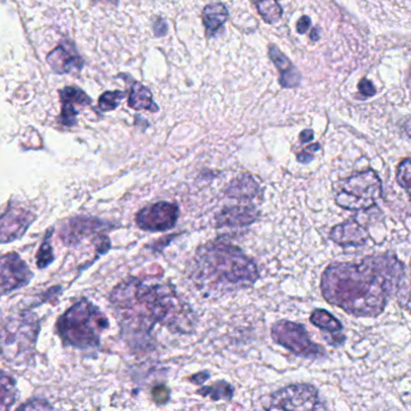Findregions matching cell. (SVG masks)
<instances>
[{
    "label": "cell",
    "instance_id": "7402d4cb",
    "mask_svg": "<svg viewBox=\"0 0 411 411\" xmlns=\"http://www.w3.org/2000/svg\"><path fill=\"white\" fill-rule=\"evenodd\" d=\"M263 21L273 25L283 17V8L278 0H252Z\"/></svg>",
    "mask_w": 411,
    "mask_h": 411
},
{
    "label": "cell",
    "instance_id": "8fae6325",
    "mask_svg": "<svg viewBox=\"0 0 411 411\" xmlns=\"http://www.w3.org/2000/svg\"><path fill=\"white\" fill-rule=\"evenodd\" d=\"M34 220L35 219L33 214L28 210L20 207L8 205V208L5 210L1 216V232H0L1 243L6 244L21 238L25 231L30 228Z\"/></svg>",
    "mask_w": 411,
    "mask_h": 411
},
{
    "label": "cell",
    "instance_id": "7c38bea8",
    "mask_svg": "<svg viewBox=\"0 0 411 411\" xmlns=\"http://www.w3.org/2000/svg\"><path fill=\"white\" fill-rule=\"evenodd\" d=\"M61 97L62 111L59 117V122L66 127H74L78 123V115L79 111L75 108V105L79 106H87L92 104L91 97L81 88L69 86L64 87L59 92Z\"/></svg>",
    "mask_w": 411,
    "mask_h": 411
},
{
    "label": "cell",
    "instance_id": "8992f818",
    "mask_svg": "<svg viewBox=\"0 0 411 411\" xmlns=\"http://www.w3.org/2000/svg\"><path fill=\"white\" fill-rule=\"evenodd\" d=\"M271 336L275 343L281 345L292 352L303 357H321L324 350L310 341L307 331L302 324L290 321H280L271 329Z\"/></svg>",
    "mask_w": 411,
    "mask_h": 411
},
{
    "label": "cell",
    "instance_id": "4316f807",
    "mask_svg": "<svg viewBox=\"0 0 411 411\" xmlns=\"http://www.w3.org/2000/svg\"><path fill=\"white\" fill-rule=\"evenodd\" d=\"M358 91H360L362 96L366 97V98H370V97L376 94V90L374 87L373 82L368 79H362L360 81V83H358Z\"/></svg>",
    "mask_w": 411,
    "mask_h": 411
},
{
    "label": "cell",
    "instance_id": "e575fe53",
    "mask_svg": "<svg viewBox=\"0 0 411 411\" xmlns=\"http://www.w3.org/2000/svg\"><path fill=\"white\" fill-rule=\"evenodd\" d=\"M310 37H312V40H314V42H317V40L320 39V34H319V30H317V28L312 30V34H310Z\"/></svg>",
    "mask_w": 411,
    "mask_h": 411
},
{
    "label": "cell",
    "instance_id": "277c9868",
    "mask_svg": "<svg viewBox=\"0 0 411 411\" xmlns=\"http://www.w3.org/2000/svg\"><path fill=\"white\" fill-rule=\"evenodd\" d=\"M56 329L63 344L79 350L93 349L99 346L109 320L94 304L82 298L63 312Z\"/></svg>",
    "mask_w": 411,
    "mask_h": 411
},
{
    "label": "cell",
    "instance_id": "83f0119b",
    "mask_svg": "<svg viewBox=\"0 0 411 411\" xmlns=\"http://www.w3.org/2000/svg\"><path fill=\"white\" fill-rule=\"evenodd\" d=\"M152 397L156 400V403H166V400L171 397V393L166 386H157L152 391Z\"/></svg>",
    "mask_w": 411,
    "mask_h": 411
},
{
    "label": "cell",
    "instance_id": "5b68a950",
    "mask_svg": "<svg viewBox=\"0 0 411 411\" xmlns=\"http://www.w3.org/2000/svg\"><path fill=\"white\" fill-rule=\"evenodd\" d=\"M382 195L381 180L374 171L351 175L341 183L336 202L348 210H366L378 203Z\"/></svg>",
    "mask_w": 411,
    "mask_h": 411
},
{
    "label": "cell",
    "instance_id": "f1b7e54d",
    "mask_svg": "<svg viewBox=\"0 0 411 411\" xmlns=\"http://www.w3.org/2000/svg\"><path fill=\"white\" fill-rule=\"evenodd\" d=\"M35 404H33V402L30 400L28 403L23 404L22 407H18V410L21 409V410H37V409H40V410H47V409H52L50 404L47 403L46 400H34Z\"/></svg>",
    "mask_w": 411,
    "mask_h": 411
},
{
    "label": "cell",
    "instance_id": "30bf717a",
    "mask_svg": "<svg viewBox=\"0 0 411 411\" xmlns=\"http://www.w3.org/2000/svg\"><path fill=\"white\" fill-rule=\"evenodd\" d=\"M47 64L56 74L78 73L85 67L82 57L75 47L74 42L64 39L54 50L47 54Z\"/></svg>",
    "mask_w": 411,
    "mask_h": 411
},
{
    "label": "cell",
    "instance_id": "4dcf8cb0",
    "mask_svg": "<svg viewBox=\"0 0 411 411\" xmlns=\"http://www.w3.org/2000/svg\"><path fill=\"white\" fill-rule=\"evenodd\" d=\"M310 27H312V20H310V17L309 16L300 17L298 22H297V25H295L297 32H298L299 34L305 33Z\"/></svg>",
    "mask_w": 411,
    "mask_h": 411
},
{
    "label": "cell",
    "instance_id": "2e32d148",
    "mask_svg": "<svg viewBox=\"0 0 411 411\" xmlns=\"http://www.w3.org/2000/svg\"><path fill=\"white\" fill-rule=\"evenodd\" d=\"M331 238L333 241H336V244L345 247L361 246L368 239V233L357 222L349 221L334 227L331 233Z\"/></svg>",
    "mask_w": 411,
    "mask_h": 411
},
{
    "label": "cell",
    "instance_id": "5bb4252c",
    "mask_svg": "<svg viewBox=\"0 0 411 411\" xmlns=\"http://www.w3.org/2000/svg\"><path fill=\"white\" fill-rule=\"evenodd\" d=\"M258 211L254 205H234L221 210L216 216L219 227H244L257 220Z\"/></svg>",
    "mask_w": 411,
    "mask_h": 411
},
{
    "label": "cell",
    "instance_id": "603a6c76",
    "mask_svg": "<svg viewBox=\"0 0 411 411\" xmlns=\"http://www.w3.org/2000/svg\"><path fill=\"white\" fill-rule=\"evenodd\" d=\"M197 395H203V397H209L212 400H226L229 402L232 400L233 395H234V390H233L232 385H229L228 382L217 381L211 386L202 387L197 391Z\"/></svg>",
    "mask_w": 411,
    "mask_h": 411
},
{
    "label": "cell",
    "instance_id": "ffe728a7",
    "mask_svg": "<svg viewBox=\"0 0 411 411\" xmlns=\"http://www.w3.org/2000/svg\"><path fill=\"white\" fill-rule=\"evenodd\" d=\"M310 321L315 324L316 327H319L322 331L332 333V336L333 334L341 336V331H343L341 322L336 320L334 316L331 315L329 312L322 310V309H317L312 312Z\"/></svg>",
    "mask_w": 411,
    "mask_h": 411
},
{
    "label": "cell",
    "instance_id": "4fadbf2b",
    "mask_svg": "<svg viewBox=\"0 0 411 411\" xmlns=\"http://www.w3.org/2000/svg\"><path fill=\"white\" fill-rule=\"evenodd\" d=\"M106 227V222L92 217H76L69 221L62 229V240L66 245H75L83 238L99 232Z\"/></svg>",
    "mask_w": 411,
    "mask_h": 411
},
{
    "label": "cell",
    "instance_id": "44dd1931",
    "mask_svg": "<svg viewBox=\"0 0 411 411\" xmlns=\"http://www.w3.org/2000/svg\"><path fill=\"white\" fill-rule=\"evenodd\" d=\"M16 382L5 372H1L0 380V409L6 411L16 402Z\"/></svg>",
    "mask_w": 411,
    "mask_h": 411
},
{
    "label": "cell",
    "instance_id": "ba28073f",
    "mask_svg": "<svg viewBox=\"0 0 411 411\" xmlns=\"http://www.w3.org/2000/svg\"><path fill=\"white\" fill-rule=\"evenodd\" d=\"M179 207L169 202L151 204L137 212L135 223L147 232H164L174 228L179 219Z\"/></svg>",
    "mask_w": 411,
    "mask_h": 411
},
{
    "label": "cell",
    "instance_id": "1f68e13d",
    "mask_svg": "<svg viewBox=\"0 0 411 411\" xmlns=\"http://www.w3.org/2000/svg\"><path fill=\"white\" fill-rule=\"evenodd\" d=\"M299 139L302 142H312V139H314V132H312V129H305L299 135Z\"/></svg>",
    "mask_w": 411,
    "mask_h": 411
},
{
    "label": "cell",
    "instance_id": "d6986e66",
    "mask_svg": "<svg viewBox=\"0 0 411 411\" xmlns=\"http://www.w3.org/2000/svg\"><path fill=\"white\" fill-rule=\"evenodd\" d=\"M127 104H128L129 108L134 109V110L158 111L157 104L154 102V97H152L151 91L146 86L140 82H137V81L132 85Z\"/></svg>",
    "mask_w": 411,
    "mask_h": 411
},
{
    "label": "cell",
    "instance_id": "52a82bcc",
    "mask_svg": "<svg viewBox=\"0 0 411 411\" xmlns=\"http://www.w3.org/2000/svg\"><path fill=\"white\" fill-rule=\"evenodd\" d=\"M269 410H319L324 409L319 393L312 385H291L271 397Z\"/></svg>",
    "mask_w": 411,
    "mask_h": 411
},
{
    "label": "cell",
    "instance_id": "ac0fdd59",
    "mask_svg": "<svg viewBox=\"0 0 411 411\" xmlns=\"http://www.w3.org/2000/svg\"><path fill=\"white\" fill-rule=\"evenodd\" d=\"M261 193L258 183L249 174H244L229 185L226 195L239 200H252Z\"/></svg>",
    "mask_w": 411,
    "mask_h": 411
},
{
    "label": "cell",
    "instance_id": "6da1fadb",
    "mask_svg": "<svg viewBox=\"0 0 411 411\" xmlns=\"http://www.w3.org/2000/svg\"><path fill=\"white\" fill-rule=\"evenodd\" d=\"M403 268L395 257H370L360 263H336L322 278V292L329 303L356 316L384 312Z\"/></svg>",
    "mask_w": 411,
    "mask_h": 411
},
{
    "label": "cell",
    "instance_id": "9a60e30c",
    "mask_svg": "<svg viewBox=\"0 0 411 411\" xmlns=\"http://www.w3.org/2000/svg\"><path fill=\"white\" fill-rule=\"evenodd\" d=\"M269 57L280 73V85L283 88L298 87L302 81V75L295 64L275 45L269 46Z\"/></svg>",
    "mask_w": 411,
    "mask_h": 411
},
{
    "label": "cell",
    "instance_id": "e0dca14e",
    "mask_svg": "<svg viewBox=\"0 0 411 411\" xmlns=\"http://www.w3.org/2000/svg\"><path fill=\"white\" fill-rule=\"evenodd\" d=\"M228 17V8L222 3H211L207 5L202 13V20L205 27L207 37H214L227 22Z\"/></svg>",
    "mask_w": 411,
    "mask_h": 411
},
{
    "label": "cell",
    "instance_id": "9c48e42d",
    "mask_svg": "<svg viewBox=\"0 0 411 411\" xmlns=\"http://www.w3.org/2000/svg\"><path fill=\"white\" fill-rule=\"evenodd\" d=\"M33 273L23 259L15 252L6 254L1 257L0 263V288L1 295H6L10 292L30 283Z\"/></svg>",
    "mask_w": 411,
    "mask_h": 411
},
{
    "label": "cell",
    "instance_id": "f546056e",
    "mask_svg": "<svg viewBox=\"0 0 411 411\" xmlns=\"http://www.w3.org/2000/svg\"><path fill=\"white\" fill-rule=\"evenodd\" d=\"M152 28H154V35L157 37H164L166 32H168V25H166V22L164 21L163 18H157V20L154 22Z\"/></svg>",
    "mask_w": 411,
    "mask_h": 411
},
{
    "label": "cell",
    "instance_id": "3957f363",
    "mask_svg": "<svg viewBox=\"0 0 411 411\" xmlns=\"http://www.w3.org/2000/svg\"><path fill=\"white\" fill-rule=\"evenodd\" d=\"M258 276L256 263L238 246L221 239L200 246L193 258L192 280L207 295L252 286Z\"/></svg>",
    "mask_w": 411,
    "mask_h": 411
},
{
    "label": "cell",
    "instance_id": "d4e9b609",
    "mask_svg": "<svg viewBox=\"0 0 411 411\" xmlns=\"http://www.w3.org/2000/svg\"><path fill=\"white\" fill-rule=\"evenodd\" d=\"M125 93L123 91H106L98 99V108L102 111L108 112L116 110L121 102L125 99Z\"/></svg>",
    "mask_w": 411,
    "mask_h": 411
},
{
    "label": "cell",
    "instance_id": "7a4b0ae2",
    "mask_svg": "<svg viewBox=\"0 0 411 411\" xmlns=\"http://www.w3.org/2000/svg\"><path fill=\"white\" fill-rule=\"evenodd\" d=\"M110 303L123 333L133 338L149 336L156 324L178 333L192 332L195 324V312L166 283L129 278L112 290Z\"/></svg>",
    "mask_w": 411,
    "mask_h": 411
},
{
    "label": "cell",
    "instance_id": "836d02e7",
    "mask_svg": "<svg viewBox=\"0 0 411 411\" xmlns=\"http://www.w3.org/2000/svg\"><path fill=\"white\" fill-rule=\"evenodd\" d=\"M403 129L407 137L411 139V118H407V120L404 122Z\"/></svg>",
    "mask_w": 411,
    "mask_h": 411
},
{
    "label": "cell",
    "instance_id": "cb8c5ba5",
    "mask_svg": "<svg viewBox=\"0 0 411 411\" xmlns=\"http://www.w3.org/2000/svg\"><path fill=\"white\" fill-rule=\"evenodd\" d=\"M54 233V229H51L50 232L46 233L45 239L42 243V245L39 247V251L37 254V266L40 269H44L47 266H50L51 263L54 261V250L51 246V235Z\"/></svg>",
    "mask_w": 411,
    "mask_h": 411
},
{
    "label": "cell",
    "instance_id": "d6a6232c",
    "mask_svg": "<svg viewBox=\"0 0 411 411\" xmlns=\"http://www.w3.org/2000/svg\"><path fill=\"white\" fill-rule=\"evenodd\" d=\"M209 378H210V374L205 372V373L197 374L193 378H191V380L192 381H195V384H203V382L207 381Z\"/></svg>",
    "mask_w": 411,
    "mask_h": 411
},
{
    "label": "cell",
    "instance_id": "484cf974",
    "mask_svg": "<svg viewBox=\"0 0 411 411\" xmlns=\"http://www.w3.org/2000/svg\"><path fill=\"white\" fill-rule=\"evenodd\" d=\"M397 180L400 186L403 187L404 191L411 198V158L404 159L400 163L397 171Z\"/></svg>",
    "mask_w": 411,
    "mask_h": 411
}]
</instances>
